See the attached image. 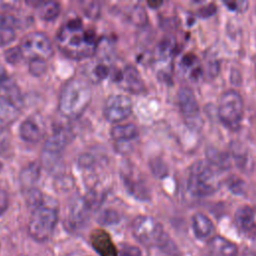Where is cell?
I'll list each match as a JSON object with an SVG mask.
<instances>
[{"label":"cell","instance_id":"obj_1","mask_svg":"<svg viewBox=\"0 0 256 256\" xmlns=\"http://www.w3.org/2000/svg\"><path fill=\"white\" fill-rule=\"evenodd\" d=\"M59 48L68 57L80 59L92 56L97 49V38L93 31L85 30L79 18L69 19L57 35Z\"/></svg>","mask_w":256,"mask_h":256},{"label":"cell","instance_id":"obj_2","mask_svg":"<svg viewBox=\"0 0 256 256\" xmlns=\"http://www.w3.org/2000/svg\"><path fill=\"white\" fill-rule=\"evenodd\" d=\"M92 99L89 84L78 78L69 80L62 88L59 96V110L68 118L79 117L88 107Z\"/></svg>","mask_w":256,"mask_h":256},{"label":"cell","instance_id":"obj_3","mask_svg":"<svg viewBox=\"0 0 256 256\" xmlns=\"http://www.w3.org/2000/svg\"><path fill=\"white\" fill-rule=\"evenodd\" d=\"M188 191L195 197H206L214 194L219 188L216 169L206 160H198L189 170Z\"/></svg>","mask_w":256,"mask_h":256},{"label":"cell","instance_id":"obj_4","mask_svg":"<svg viewBox=\"0 0 256 256\" xmlns=\"http://www.w3.org/2000/svg\"><path fill=\"white\" fill-rule=\"evenodd\" d=\"M57 221V209L43 202L32 210L28 223V233L34 240L44 242L52 236Z\"/></svg>","mask_w":256,"mask_h":256},{"label":"cell","instance_id":"obj_5","mask_svg":"<svg viewBox=\"0 0 256 256\" xmlns=\"http://www.w3.org/2000/svg\"><path fill=\"white\" fill-rule=\"evenodd\" d=\"M244 114L242 96L235 90L225 91L218 103V116L221 122L231 130L239 128Z\"/></svg>","mask_w":256,"mask_h":256},{"label":"cell","instance_id":"obj_6","mask_svg":"<svg viewBox=\"0 0 256 256\" xmlns=\"http://www.w3.org/2000/svg\"><path fill=\"white\" fill-rule=\"evenodd\" d=\"M134 237L145 246H156L163 243L165 234L162 225L153 217L141 215L132 223Z\"/></svg>","mask_w":256,"mask_h":256},{"label":"cell","instance_id":"obj_7","mask_svg":"<svg viewBox=\"0 0 256 256\" xmlns=\"http://www.w3.org/2000/svg\"><path fill=\"white\" fill-rule=\"evenodd\" d=\"M23 58L31 60L46 61L53 54L50 39L41 32H32L25 35L19 45Z\"/></svg>","mask_w":256,"mask_h":256},{"label":"cell","instance_id":"obj_8","mask_svg":"<svg viewBox=\"0 0 256 256\" xmlns=\"http://www.w3.org/2000/svg\"><path fill=\"white\" fill-rule=\"evenodd\" d=\"M178 104L186 124L191 129H199L202 125L200 109L197 99L191 89L181 87L178 91Z\"/></svg>","mask_w":256,"mask_h":256},{"label":"cell","instance_id":"obj_9","mask_svg":"<svg viewBox=\"0 0 256 256\" xmlns=\"http://www.w3.org/2000/svg\"><path fill=\"white\" fill-rule=\"evenodd\" d=\"M132 112L131 99L124 95H112L104 104L103 113L110 122H119L130 116Z\"/></svg>","mask_w":256,"mask_h":256},{"label":"cell","instance_id":"obj_10","mask_svg":"<svg viewBox=\"0 0 256 256\" xmlns=\"http://www.w3.org/2000/svg\"><path fill=\"white\" fill-rule=\"evenodd\" d=\"M73 138L70 130L62 128L55 131L45 142L42 155L50 157H60L62 151Z\"/></svg>","mask_w":256,"mask_h":256},{"label":"cell","instance_id":"obj_11","mask_svg":"<svg viewBox=\"0 0 256 256\" xmlns=\"http://www.w3.org/2000/svg\"><path fill=\"white\" fill-rule=\"evenodd\" d=\"M117 82H119L124 89L131 93L138 94L145 89V85L140 73L134 66L131 65L125 66L124 69L120 71Z\"/></svg>","mask_w":256,"mask_h":256},{"label":"cell","instance_id":"obj_12","mask_svg":"<svg viewBox=\"0 0 256 256\" xmlns=\"http://www.w3.org/2000/svg\"><path fill=\"white\" fill-rule=\"evenodd\" d=\"M90 238L92 247L99 256H118L116 246L106 231L96 229L91 233Z\"/></svg>","mask_w":256,"mask_h":256},{"label":"cell","instance_id":"obj_13","mask_svg":"<svg viewBox=\"0 0 256 256\" xmlns=\"http://www.w3.org/2000/svg\"><path fill=\"white\" fill-rule=\"evenodd\" d=\"M208 255L209 256H237L238 249L237 246L229 241L228 239L215 236L208 244Z\"/></svg>","mask_w":256,"mask_h":256},{"label":"cell","instance_id":"obj_14","mask_svg":"<svg viewBox=\"0 0 256 256\" xmlns=\"http://www.w3.org/2000/svg\"><path fill=\"white\" fill-rule=\"evenodd\" d=\"M122 180L125 188L132 194L135 198L139 200H148L149 199V191L146 185L141 181V179L134 178L133 173H123Z\"/></svg>","mask_w":256,"mask_h":256},{"label":"cell","instance_id":"obj_15","mask_svg":"<svg viewBox=\"0 0 256 256\" xmlns=\"http://www.w3.org/2000/svg\"><path fill=\"white\" fill-rule=\"evenodd\" d=\"M192 228L194 234L200 239H206L214 232L212 221L203 213H195L192 217Z\"/></svg>","mask_w":256,"mask_h":256},{"label":"cell","instance_id":"obj_16","mask_svg":"<svg viewBox=\"0 0 256 256\" xmlns=\"http://www.w3.org/2000/svg\"><path fill=\"white\" fill-rule=\"evenodd\" d=\"M139 132L136 125L132 123L118 124L112 127L111 136L112 138L118 142H130L137 138Z\"/></svg>","mask_w":256,"mask_h":256},{"label":"cell","instance_id":"obj_17","mask_svg":"<svg viewBox=\"0 0 256 256\" xmlns=\"http://www.w3.org/2000/svg\"><path fill=\"white\" fill-rule=\"evenodd\" d=\"M0 95L14 103L20 109L23 106V98L19 87L8 77L0 82Z\"/></svg>","mask_w":256,"mask_h":256},{"label":"cell","instance_id":"obj_18","mask_svg":"<svg viewBox=\"0 0 256 256\" xmlns=\"http://www.w3.org/2000/svg\"><path fill=\"white\" fill-rule=\"evenodd\" d=\"M20 137L29 143H36L42 138V130L36 121L32 119L24 120L19 128Z\"/></svg>","mask_w":256,"mask_h":256},{"label":"cell","instance_id":"obj_19","mask_svg":"<svg viewBox=\"0 0 256 256\" xmlns=\"http://www.w3.org/2000/svg\"><path fill=\"white\" fill-rule=\"evenodd\" d=\"M255 215L252 208L249 206H242L237 209L234 216L236 226L243 232H248L254 227Z\"/></svg>","mask_w":256,"mask_h":256},{"label":"cell","instance_id":"obj_20","mask_svg":"<svg viewBox=\"0 0 256 256\" xmlns=\"http://www.w3.org/2000/svg\"><path fill=\"white\" fill-rule=\"evenodd\" d=\"M20 108L14 103L0 95V121L3 123H12L20 114Z\"/></svg>","mask_w":256,"mask_h":256},{"label":"cell","instance_id":"obj_21","mask_svg":"<svg viewBox=\"0 0 256 256\" xmlns=\"http://www.w3.org/2000/svg\"><path fill=\"white\" fill-rule=\"evenodd\" d=\"M207 161L215 168V169H221V170H227L229 169L231 162L230 158L227 154L215 149V148H209L207 150Z\"/></svg>","mask_w":256,"mask_h":256},{"label":"cell","instance_id":"obj_22","mask_svg":"<svg viewBox=\"0 0 256 256\" xmlns=\"http://www.w3.org/2000/svg\"><path fill=\"white\" fill-rule=\"evenodd\" d=\"M37 13L40 16V18L51 21L58 17L61 8L60 4L56 1H46V2H40L37 7Z\"/></svg>","mask_w":256,"mask_h":256},{"label":"cell","instance_id":"obj_23","mask_svg":"<svg viewBox=\"0 0 256 256\" xmlns=\"http://www.w3.org/2000/svg\"><path fill=\"white\" fill-rule=\"evenodd\" d=\"M40 168L37 164L32 163L25 167L20 173V180L23 185H31L35 183L39 177Z\"/></svg>","mask_w":256,"mask_h":256},{"label":"cell","instance_id":"obj_24","mask_svg":"<svg viewBox=\"0 0 256 256\" xmlns=\"http://www.w3.org/2000/svg\"><path fill=\"white\" fill-rule=\"evenodd\" d=\"M181 64L183 67L189 70V74L192 78H197L200 76L201 73V68L198 63V59L195 55L193 54H186L182 60Z\"/></svg>","mask_w":256,"mask_h":256},{"label":"cell","instance_id":"obj_25","mask_svg":"<svg viewBox=\"0 0 256 256\" xmlns=\"http://www.w3.org/2000/svg\"><path fill=\"white\" fill-rule=\"evenodd\" d=\"M232 156L239 167H247L248 166V153L246 150L242 148L240 144L231 145Z\"/></svg>","mask_w":256,"mask_h":256},{"label":"cell","instance_id":"obj_26","mask_svg":"<svg viewBox=\"0 0 256 256\" xmlns=\"http://www.w3.org/2000/svg\"><path fill=\"white\" fill-rule=\"evenodd\" d=\"M227 186L232 193L237 194V195H241V194L245 193V190H246L245 182L241 178H238L236 176H232V177L228 178Z\"/></svg>","mask_w":256,"mask_h":256},{"label":"cell","instance_id":"obj_27","mask_svg":"<svg viewBox=\"0 0 256 256\" xmlns=\"http://www.w3.org/2000/svg\"><path fill=\"white\" fill-rule=\"evenodd\" d=\"M98 221L104 225L114 224L119 221V215L113 209H106L100 213Z\"/></svg>","mask_w":256,"mask_h":256},{"label":"cell","instance_id":"obj_28","mask_svg":"<svg viewBox=\"0 0 256 256\" xmlns=\"http://www.w3.org/2000/svg\"><path fill=\"white\" fill-rule=\"evenodd\" d=\"M4 56L6 61L11 64H17L23 58V55L19 46H15L7 49L4 53Z\"/></svg>","mask_w":256,"mask_h":256},{"label":"cell","instance_id":"obj_29","mask_svg":"<svg viewBox=\"0 0 256 256\" xmlns=\"http://www.w3.org/2000/svg\"><path fill=\"white\" fill-rule=\"evenodd\" d=\"M150 166H151V170L153 172V174L157 177H165L167 175V167L164 164V162L160 159H153L150 162Z\"/></svg>","mask_w":256,"mask_h":256},{"label":"cell","instance_id":"obj_30","mask_svg":"<svg viewBox=\"0 0 256 256\" xmlns=\"http://www.w3.org/2000/svg\"><path fill=\"white\" fill-rule=\"evenodd\" d=\"M110 73H111V70L109 66L104 63H98L92 70V75L97 80L105 79Z\"/></svg>","mask_w":256,"mask_h":256},{"label":"cell","instance_id":"obj_31","mask_svg":"<svg viewBox=\"0 0 256 256\" xmlns=\"http://www.w3.org/2000/svg\"><path fill=\"white\" fill-rule=\"evenodd\" d=\"M45 69H46V63L44 60L36 59V60L29 61V70L33 75L39 76L44 73Z\"/></svg>","mask_w":256,"mask_h":256},{"label":"cell","instance_id":"obj_32","mask_svg":"<svg viewBox=\"0 0 256 256\" xmlns=\"http://www.w3.org/2000/svg\"><path fill=\"white\" fill-rule=\"evenodd\" d=\"M16 24V19L13 16L0 13V29H14Z\"/></svg>","mask_w":256,"mask_h":256},{"label":"cell","instance_id":"obj_33","mask_svg":"<svg viewBox=\"0 0 256 256\" xmlns=\"http://www.w3.org/2000/svg\"><path fill=\"white\" fill-rule=\"evenodd\" d=\"M132 20L138 25L144 24L146 22V12L142 6H135L132 11Z\"/></svg>","mask_w":256,"mask_h":256},{"label":"cell","instance_id":"obj_34","mask_svg":"<svg viewBox=\"0 0 256 256\" xmlns=\"http://www.w3.org/2000/svg\"><path fill=\"white\" fill-rule=\"evenodd\" d=\"M119 256H141V251L136 246L125 244L121 247Z\"/></svg>","mask_w":256,"mask_h":256},{"label":"cell","instance_id":"obj_35","mask_svg":"<svg viewBox=\"0 0 256 256\" xmlns=\"http://www.w3.org/2000/svg\"><path fill=\"white\" fill-rule=\"evenodd\" d=\"M15 38L14 29H0V46L8 44Z\"/></svg>","mask_w":256,"mask_h":256},{"label":"cell","instance_id":"obj_36","mask_svg":"<svg viewBox=\"0 0 256 256\" xmlns=\"http://www.w3.org/2000/svg\"><path fill=\"white\" fill-rule=\"evenodd\" d=\"M84 11L86 13V15L90 18H95L99 15L100 12V8L98 6V4L96 2H89L86 3L84 6Z\"/></svg>","mask_w":256,"mask_h":256},{"label":"cell","instance_id":"obj_37","mask_svg":"<svg viewBox=\"0 0 256 256\" xmlns=\"http://www.w3.org/2000/svg\"><path fill=\"white\" fill-rule=\"evenodd\" d=\"M9 205V197L5 190L0 188V216L4 214Z\"/></svg>","mask_w":256,"mask_h":256},{"label":"cell","instance_id":"obj_38","mask_svg":"<svg viewBox=\"0 0 256 256\" xmlns=\"http://www.w3.org/2000/svg\"><path fill=\"white\" fill-rule=\"evenodd\" d=\"M230 10L234 11H243L247 8L248 3L246 1H240V2H225L224 3Z\"/></svg>","mask_w":256,"mask_h":256},{"label":"cell","instance_id":"obj_39","mask_svg":"<svg viewBox=\"0 0 256 256\" xmlns=\"http://www.w3.org/2000/svg\"><path fill=\"white\" fill-rule=\"evenodd\" d=\"M216 12V7L214 4H209L207 6L201 7L198 11L199 15H201V17H209L211 15H213Z\"/></svg>","mask_w":256,"mask_h":256},{"label":"cell","instance_id":"obj_40","mask_svg":"<svg viewBox=\"0 0 256 256\" xmlns=\"http://www.w3.org/2000/svg\"><path fill=\"white\" fill-rule=\"evenodd\" d=\"M68 256H88V255H86V254H84L82 252H73V253L69 254Z\"/></svg>","mask_w":256,"mask_h":256},{"label":"cell","instance_id":"obj_41","mask_svg":"<svg viewBox=\"0 0 256 256\" xmlns=\"http://www.w3.org/2000/svg\"><path fill=\"white\" fill-rule=\"evenodd\" d=\"M162 4V2H148V5L149 6H159V5H161Z\"/></svg>","mask_w":256,"mask_h":256},{"label":"cell","instance_id":"obj_42","mask_svg":"<svg viewBox=\"0 0 256 256\" xmlns=\"http://www.w3.org/2000/svg\"><path fill=\"white\" fill-rule=\"evenodd\" d=\"M2 167H3V165H2V163H1V162H0V171H1V170H2Z\"/></svg>","mask_w":256,"mask_h":256}]
</instances>
